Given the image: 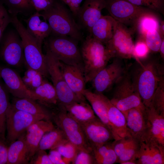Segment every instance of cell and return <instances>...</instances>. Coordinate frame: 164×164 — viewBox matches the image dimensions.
Wrapping results in <instances>:
<instances>
[{"label": "cell", "mask_w": 164, "mask_h": 164, "mask_svg": "<svg viewBox=\"0 0 164 164\" xmlns=\"http://www.w3.org/2000/svg\"><path fill=\"white\" fill-rule=\"evenodd\" d=\"M138 64L139 68L134 75L131 77L143 104L148 107L155 92L160 82L164 79V67L154 60L143 63L141 61Z\"/></svg>", "instance_id": "obj_1"}, {"label": "cell", "mask_w": 164, "mask_h": 164, "mask_svg": "<svg viewBox=\"0 0 164 164\" xmlns=\"http://www.w3.org/2000/svg\"><path fill=\"white\" fill-rule=\"evenodd\" d=\"M80 51L86 83L91 82L113 58L105 44L89 35L83 42Z\"/></svg>", "instance_id": "obj_2"}, {"label": "cell", "mask_w": 164, "mask_h": 164, "mask_svg": "<svg viewBox=\"0 0 164 164\" xmlns=\"http://www.w3.org/2000/svg\"><path fill=\"white\" fill-rule=\"evenodd\" d=\"M40 13L49 24L52 32L57 36H69L78 41L82 40L80 27L62 4L55 2L50 8Z\"/></svg>", "instance_id": "obj_3"}, {"label": "cell", "mask_w": 164, "mask_h": 164, "mask_svg": "<svg viewBox=\"0 0 164 164\" xmlns=\"http://www.w3.org/2000/svg\"><path fill=\"white\" fill-rule=\"evenodd\" d=\"M19 36L23 46L24 61L28 67L40 73L43 76H49L45 55L43 53L42 44L39 43L28 32L18 19L16 15H13L11 22Z\"/></svg>", "instance_id": "obj_4"}, {"label": "cell", "mask_w": 164, "mask_h": 164, "mask_svg": "<svg viewBox=\"0 0 164 164\" xmlns=\"http://www.w3.org/2000/svg\"><path fill=\"white\" fill-rule=\"evenodd\" d=\"M51 112L52 119L63 132L68 141L74 145L79 151L93 152L80 124L67 113L65 108L58 106Z\"/></svg>", "instance_id": "obj_5"}, {"label": "cell", "mask_w": 164, "mask_h": 164, "mask_svg": "<svg viewBox=\"0 0 164 164\" xmlns=\"http://www.w3.org/2000/svg\"><path fill=\"white\" fill-rule=\"evenodd\" d=\"M106 8L110 16L133 34L136 31L138 22L144 14L152 11L138 6L127 0H105Z\"/></svg>", "instance_id": "obj_6"}, {"label": "cell", "mask_w": 164, "mask_h": 164, "mask_svg": "<svg viewBox=\"0 0 164 164\" xmlns=\"http://www.w3.org/2000/svg\"><path fill=\"white\" fill-rule=\"evenodd\" d=\"M115 84L113 97L110 101L124 115L132 108H145L128 72L127 71Z\"/></svg>", "instance_id": "obj_7"}, {"label": "cell", "mask_w": 164, "mask_h": 164, "mask_svg": "<svg viewBox=\"0 0 164 164\" xmlns=\"http://www.w3.org/2000/svg\"><path fill=\"white\" fill-rule=\"evenodd\" d=\"M45 54L47 69L57 96L58 106L65 107L75 102L81 101L68 86L59 66L60 61L46 46Z\"/></svg>", "instance_id": "obj_8"}, {"label": "cell", "mask_w": 164, "mask_h": 164, "mask_svg": "<svg viewBox=\"0 0 164 164\" xmlns=\"http://www.w3.org/2000/svg\"><path fill=\"white\" fill-rule=\"evenodd\" d=\"M41 120H47L43 116L33 115L17 110L10 104L6 112L7 144L9 145L25 134L31 125Z\"/></svg>", "instance_id": "obj_9"}, {"label": "cell", "mask_w": 164, "mask_h": 164, "mask_svg": "<svg viewBox=\"0 0 164 164\" xmlns=\"http://www.w3.org/2000/svg\"><path fill=\"white\" fill-rule=\"evenodd\" d=\"M78 41L69 36H57L50 38L46 45L60 61L83 68Z\"/></svg>", "instance_id": "obj_10"}, {"label": "cell", "mask_w": 164, "mask_h": 164, "mask_svg": "<svg viewBox=\"0 0 164 164\" xmlns=\"http://www.w3.org/2000/svg\"><path fill=\"white\" fill-rule=\"evenodd\" d=\"M133 33L125 26L117 22L115 31L111 39L105 45L113 58L121 59L134 58L135 44L132 35Z\"/></svg>", "instance_id": "obj_11"}, {"label": "cell", "mask_w": 164, "mask_h": 164, "mask_svg": "<svg viewBox=\"0 0 164 164\" xmlns=\"http://www.w3.org/2000/svg\"><path fill=\"white\" fill-rule=\"evenodd\" d=\"M114 58L112 62L101 70L91 81L95 92L102 93L107 91L115 84L127 71L122 59Z\"/></svg>", "instance_id": "obj_12"}, {"label": "cell", "mask_w": 164, "mask_h": 164, "mask_svg": "<svg viewBox=\"0 0 164 164\" xmlns=\"http://www.w3.org/2000/svg\"><path fill=\"white\" fill-rule=\"evenodd\" d=\"M145 128L140 141L164 148V115L150 106L145 107Z\"/></svg>", "instance_id": "obj_13"}, {"label": "cell", "mask_w": 164, "mask_h": 164, "mask_svg": "<svg viewBox=\"0 0 164 164\" xmlns=\"http://www.w3.org/2000/svg\"><path fill=\"white\" fill-rule=\"evenodd\" d=\"M80 125L92 149L114 139L111 130L97 117Z\"/></svg>", "instance_id": "obj_14"}, {"label": "cell", "mask_w": 164, "mask_h": 164, "mask_svg": "<svg viewBox=\"0 0 164 164\" xmlns=\"http://www.w3.org/2000/svg\"><path fill=\"white\" fill-rule=\"evenodd\" d=\"M59 66L68 86L81 101H86L84 95L86 83L83 68L66 64L60 61Z\"/></svg>", "instance_id": "obj_15"}, {"label": "cell", "mask_w": 164, "mask_h": 164, "mask_svg": "<svg viewBox=\"0 0 164 164\" xmlns=\"http://www.w3.org/2000/svg\"><path fill=\"white\" fill-rule=\"evenodd\" d=\"M1 55L8 65L19 66L24 60L23 49L21 39L13 32L9 33L5 38Z\"/></svg>", "instance_id": "obj_16"}, {"label": "cell", "mask_w": 164, "mask_h": 164, "mask_svg": "<svg viewBox=\"0 0 164 164\" xmlns=\"http://www.w3.org/2000/svg\"><path fill=\"white\" fill-rule=\"evenodd\" d=\"M105 7V0H85L76 16L80 29H85L89 33L92 27L102 16L101 11Z\"/></svg>", "instance_id": "obj_17"}, {"label": "cell", "mask_w": 164, "mask_h": 164, "mask_svg": "<svg viewBox=\"0 0 164 164\" xmlns=\"http://www.w3.org/2000/svg\"><path fill=\"white\" fill-rule=\"evenodd\" d=\"M54 127L51 120H41L32 124L27 128L25 137L30 160L38 150L44 135Z\"/></svg>", "instance_id": "obj_18"}, {"label": "cell", "mask_w": 164, "mask_h": 164, "mask_svg": "<svg viewBox=\"0 0 164 164\" xmlns=\"http://www.w3.org/2000/svg\"><path fill=\"white\" fill-rule=\"evenodd\" d=\"M0 78L3 80L8 91L16 97L31 99L29 89L19 74L12 69L0 67Z\"/></svg>", "instance_id": "obj_19"}, {"label": "cell", "mask_w": 164, "mask_h": 164, "mask_svg": "<svg viewBox=\"0 0 164 164\" xmlns=\"http://www.w3.org/2000/svg\"><path fill=\"white\" fill-rule=\"evenodd\" d=\"M117 25V21L111 16L102 15L91 28L89 35L105 44L112 38Z\"/></svg>", "instance_id": "obj_20"}, {"label": "cell", "mask_w": 164, "mask_h": 164, "mask_svg": "<svg viewBox=\"0 0 164 164\" xmlns=\"http://www.w3.org/2000/svg\"><path fill=\"white\" fill-rule=\"evenodd\" d=\"M136 160L138 164H163L164 148L140 141Z\"/></svg>", "instance_id": "obj_21"}, {"label": "cell", "mask_w": 164, "mask_h": 164, "mask_svg": "<svg viewBox=\"0 0 164 164\" xmlns=\"http://www.w3.org/2000/svg\"><path fill=\"white\" fill-rule=\"evenodd\" d=\"M145 108H132L128 111L125 115L129 134L140 141L145 128Z\"/></svg>", "instance_id": "obj_22"}, {"label": "cell", "mask_w": 164, "mask_h": 164, "mask_svg": "<svg viewBox=\"0 0 164 164\" xmlns=\"http://www.w3.org/2000/svg\"><path fill=\"white\" fill-rule=\"evenodd\" d=\"M84 95L97 117L107 125L111 131L108 115V104L110 100L102 93L93 92L86 89Z\"/></svg>", "instance_id": "obj_23"}, {"label": "cell", "mask_w": 164, "mask_h": 164, "mask_svg": "<svg viewBox=\"0 0 164 164\" xmlns=\"http://www.w3.org/2000/svg\"><path fill=\"white\" fill-rule=\"evenodd\" d=\"M40 12H36L27 19L25 20L27 31L39 43L42 44L44 39L52 32L48 22L41 19Z\"/></svg>", "instance_id": "obj_24"}, {"label": "cell", "mask_w": 164, "mask_h": 164, "mask_svg": "<svg viewBox=\"0 0 164 164\" xmlns=\"http://www.w3.org/2000/svg\"><path fill=\"white\" fill-rule=\"evenodd\" d=\"M108 115L114 140L127 136H131L127 130L124 115L111 104L110 100L108 104Z\"/></svg>", "instance_id": "obj_25"}, {"label": "cell", "mask_w": 164, "mask_h": 164, "mask_svg": "<svg viewBox=\"0 0 164 164\" xmlns=\"http://www.w3.org/2000/svg\"><path fill=\"white\" fill-rule=\"evenodd\" d=\"M31 91V99L38 101L48 107H58V101L55 89L53 85L47 80H43L39 86Z\"/></svg>", "instance_id": "obj_26"}, {"label": "cell", "mask_w": 164, "mask_h": 164, "mask_svg": "<svg viewBox=\"0 0 164 164\" xmlns=\"http://www.w3.org/2000/svg\"><path fill=\"white\" fill-rule=\"evenodd\" d=\"M25 135L26 134L8 146L7 164L29 163L30 160Z\"/></svg>", "instance_id": "obj_27"}, {"label": "cell", "mask_w": 164, "mask_h": 164, "mask_svg": "<svg viewBox=\"0 0 164 164\" xmlns=\"http://www.w3.org/2000/svg\"><path fill=\"white\" fill-rule=\"evenodd\" d=\"M68 114L80 124L87 122L97 117L86 101L75 102L65 107Z\"/></svg>", "instance_id": "obj_28"}, {"label": "cell", "mask_w": 164, "mask_h": 164, "mask_svg": "<svg viewBox=\"0 0 164 164\" xmlns=\"http://www.w3.org/2000/svg\"><path fill=\"white\" fill-rule=\"evenodd\" d=\"M11 104L17 110L33 115L43 116L47 120H51L52 119L51 112L31 99L16 97L13 99Z\"/></svg>", "instance_id": "obj_29"}, {"label": "cell", "mask_w": 164, "mask_h": 164, "mask_svg": "<svg viewBox=\"0 0 164 164\" xmlns=\"http://www.w3.org/2000/svg\"><path fill=\"white\" fill-rule=\"evenodd\" d=\"M68 141L63 131L54 127L45 134L39 142L38 150L55 149Z\"/></svg>", "instance_id": "obj_30"}, {"label": "cell", "mask_w": 164, "mask_h": 164, "mask_svg": "<svg viewBox=\"0 0 164 164\" xmlns=\"http://www.w3.org/2000/svg\"><path fill=\"white\" fill-rule=\"evenodd\" d=\"M95 162L97 164H113L117 162L118 157L109 142L93 149Z\"/></svg>", "instance_id": "obj_31"}, {"label": "cell", "mask_w": 164, "mask_h": 164, "mask_svg": "<svg viewBox=\"0 0 164 164\" xmlns=\"http://www.w3.org/2000/svg\"><path fill=\"white\" fill-rule=\"evenodd\" d=\"M155 12L152 11L142 16L137 23L136 31L145 37L147 33L153 30L159 31L160 24Z\"/></svg>", "instance_id": "obj_32"}, {"label": "cell", "mask_w": 164, "mask_h": 164, "mask_svg": "<svg viewBox=\"0 0 164 164\" xmlns=\"http://www.w3.org/2000/svg\"><path fill=\"white\" fill-rule=\"evenodd\" d=\"M8 91L0 82V139L6 141V112L10 103L9 101Z\"/></svg>", "instance_id": "obj_33"}, {"label": "cell", "mask_w": 164, "mask_h": 164, "mask_svg": "<svg viewBox=\"0 0 164 164\" xmlns=\"http://www.w3.org/2000/svg\"><path fill=\"white\" fill-rule=\"evenodd\" d=\"M43 77L38 71L28 67L22 79L27 88L32 90L41 84L43 80Z\"/></svg>", "instance_id": "obj_34"}, {"label": "cell", "mask_w": 164, "mask_h": 164, "mask_svg": "<svg viewBox=\"0 0 164 164\" xmlns=\"http://www.w3.org/2000/svg\"><path fill=\"white\" fill-rule=\"evenodd\" d=\"M150 106L159 114L164 115V79L160 82L155 92Z\"/></svg>", "instance_id": "obj_35"}, {"label": "cell", "mask_w": 164, "mask_h": 164, "mask_svg": "<svg viewBox=\"0 0 164 164\" xmlns=\"http://www.w3.org/2000/svg\"><path fill=\"white\" fill-rule=\"evenodd\" d=\"M56 149L63 157L65 164L72 163L79 151L74 145L69 141L60 146Z\"/></svg>", "instance_id": "obj_36"}, {"label": "cell", "mask_w": 164, "mask_h": 164, "mask_svg": "<svg viewBox=\"0 0 164 164\" xmlns=\"http://www.w3.org/2000/svg\"><path fill=\"white\" fill-rule=\"evenodd\" d=\"M159 31L150 30L147 33L143 41L149 50L154 52H159L163 39Z\"/></svg>", "instance_id": "obj_37"}, {"label": "cell", "mask_w": 164, "mask_h": 164, "mask_svg": "<svg viewBox=\"0 0 164 164\" xmlns=\"http://www.w3.org/2000/svg\"><path fill=\"white\" fill-rule=\"evenodd\" d=\"M132 4L148 8L155 12L163 13L164 0H127Z\"/></svg>", "instance_id": "obj_38"}, {"label": "cell", "mask_w": 164, "mask_h": 164, "mask_svg": "<svg viewBox=\"0 0 164 164\" xmlns=\"http://www.w3.org/2000/svg\"><path fill=\"white\" fill-rule=\"evenodd\" d=\"M140 147V141L135 139L132 143L118 158L117 162L121 164L129 160H136L137 154Z\"/></svg>", "instance_id": "obj_39"}, {"label": "cell", "mask_w": 164, "mask_h": 164, "mask_svg": "<svg viewBox=\"0 0 164 164\" xmlns=\"http://www.w3.org/2000/svg\"><path fill=\"white\" fill-rule=\"evenodd\" d=\"M10 6L9 12L17 15L19 13H23L33 7L30 0H8Z\"/></svg>", "instance_id": "obj_40"}, {"label": "cell", "mask_w": 164, "mask_h": 164, "mask_svg": "<svg viewBox=\"0 0 164 164\" xmlns=\"http://www.w3.org/2000/svg\"><path fill=\"white\" fill-rule=\"evenodd\" d=\"M135 139L131 136H127L112 142L114 150L118 158L124 151L132 143Z\"/></svg>", "instance_id": "obj_41"}, {"label": "cell", "mask_w": 164, "mask_h": 164, "mask_svg": "<svg viewBox=\"0 0 164 164\" xmlns=\"http://www.w3.org/2000/svg\"><path fill=\"white\" fill-rule=\"evenodd\" d=\"M149 50L143 40H138L135 44L134 52L137 63L141 62L140 60L145 58Z\"/></svg>", "instance_id": "obj_42"}, {"label": "cell", "mask_w": 164, "mask_h": 164, "mask_svg": "<svg viewBox=\"0 0 164 164\" xmlns=\"http://www.w3.org/2000/svg\"><path fill=\"white\" fill-rule=\"evenodd\" d=\"M74 164H95V159L92 153L79 151L72 162Z\"/></svg>", "instance_id": "obj_43"}, {"label": "cell", "mask_w": 164, "mask_h": 164, "mask_svg": "<svg viewBox=\"0 0 164 164\" xmlns=\"http://www.w3.org/2000/svg\"><path fill=\"white\" fill-rule=\"evenodd\" d=\"M32 164H53L45 150L37 151L30 160Z\"/></svg>", "instance_id": "obj_44"}, {"label": "cell", "mask_w": 164, "mask_h": 164, "mask_svg": "<svg viewBox=\"0 0 164 164\" xmlns=\"http://www.w3.org/2000/svg\"><path fill=\"white\" fill-rule=\"evenodd\" d=\"M11 22V17L9 16L6 9L0 5V39L5 29Z\"/></svg>", "instance_id": "obj_45"}, {"label": "cell", "mask_w": 164, "mask_h": 164, "mask_svg": "<svg viewBox=\"0 0 164 164\" xmlns=\"http://www.w3.org/2000/svg\"><path fill=\"white\" fill-rule=\"evenodd\" d=\"M36 12L46 10L50 8L55 2L54 0H30Z\"/></svg>", "instance_id": "obj_46"}, {"label": "cell", "mask_w": 164, "mask_h": 164, "mask_svg": "<svg viewBox=\"0 0 164 164\" xmlns=\"http://www.w3.org/2000/svg\"><path fill=\"white\" fill-rule=\"evenodd\" d=\"M8 148L6 141L0 139V164L7 163Z\"/></svg>", "instance_id": "obj_47"}, {"label": "cell", "mask_w": 164, "mask_h": 164, "mask_svg": "<svg viewBox=\"0 0 164 164\" xmlns=\"http://www.w3.org/2000/svg\"><path fill=\"white\" fill-rule=\"evenodd\" d=\"M48 155L49 159L53 164H65L63 157L57 150H51Z\"/></svg>", "instance_id": "obj_48"}, {"label": "cell", "mask_w": 164, "mask_h": 164, "mask_svg": "<svg viewBox=\"0 0 164 164\" xmlns=\"http://www.w3.org/2000/svg\"><path fill=\"white\" fill-rule=\"evenodd\" d=\"M83 0H70L68 5L72 15L76 17L80 8V4Z\"/></svg>", "instance_id": "obj_49"}, {"label": "cell", "mask_w": 164, "mask_h": 164, "mask_svg": "<svg viewBox=\"0 0 164 164\" xmlns=\"http://www.w3.org/2000/svg\"><path fill=\"white\" fill-rule=\"evenodd\" d=\"M159 52H160V55L162 58L164 59V39H162V43L161 44Z\"/></svg>", "instance_id": "obj_50"}, {"label": "cell", "mask_w": 164, "mask_h": 164, "mask_svg": "<svg viewBox=\"0 0 164 164\" xmlns=\"http://www.w3.org/2000/svg\"><path fill=\"white\" fill-rule=\"evenodd\" d=\"M137 162L135 160H129L126 161L121 163V164H136Z\"/></svg>", "instance_id": "obj_51"}]
</instances>
